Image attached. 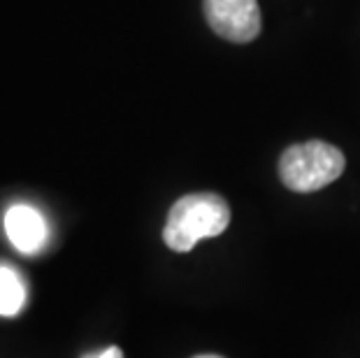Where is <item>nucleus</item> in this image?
Listing matches in <instances>:
<instances>
[{
    "label": "nucleus",
    "instance_id": "1",
    "mask_svg": "<svg viewBox=\"0 0 360 358\" xmlns=\"http://www.w3.org/2000/svg\"><path fill=\"white\" fill-rule=\"evenodd\" d=\"M231 226V207L217 193H188L167 212L163 240L172 251L186 254L205 238H217Z\"/></svg>",
    "mask_w": 360,
    "mask_h": 358
},
{
    "label": "nucleus",
    "instance_id": "2",
    "mask_svg": "<svg viewBox=\"0 0 360 358\" xmlns=\"http://www.w3.org/2000/svg\"><path fill=\"white\" fill-rule=\"evenodd\" d=\"M347 158L337 147L321 140L293 144L279 158V177L286 188L297 193L319 191L340 177Z\"/></svg>",
    "mask_w": 360,
    "mask_h": 358
},
{
    "label": "nucleus",
    "instance_id": "3",
    "mask_svg": "<svg viewBox=\"0 0 360 358\" xmlns=\"http://www.w3.org/2000/svg\"><path fill=\"white\" fill-rule=\"evenodd\" d=\"M207 24L231 42H251L260 33L258 0H205Z\"/></svg>",
    "mask_w": 360,
    "mask_h": 358
},
{
    "label": "nucleus",
    "instance_id": "4",
    "mask_svg": "<svg viewBox=\"0 0 360 358\" xmlns=\"http://www.w3.org/2000/svg\"><path fill=\"white\" fill-rule=\"evenodd\" d=\"M5 233L14 249L33 256L47 245L49 226L40 212L30 205H12L5 212Z\"/></svg>",
    "mask_w": 360,
    "mask_h": 358
},
{
    "label": "nucleus",
    "instance_id": "5",
    "mask_svg": "<svg viewBox=\"0 0 360 358\" xmlns=\"http://www.w3.org/2000/svg\"><path fill=\"white\" fill-rule=\"evenodd\" d=\"M26 305V284L17 270L0 265V317H17Z\"/></svg>",
    "mask_w": 360,
    "mask_h": 358
},
{
    "label": "nucleus",
    "instance_id": "6",
    "mask_svg": "<svg viewBox=\"0 0 360 358\" xmlns=\"http://www.w3.org/2000/svg\"><path fill=\"white\" fill-rule=\"evenodd\" d=\"M84 358H124V352L119 347H107L103 352H96V354H89Z\"/></svg>",
    "mask_w": 360,
    "mask_h": 358
},
{
    "label": "nucleus",
    "instance_id": "7",
    "mask_svg": "<svg viewBox=\"0 0 360 358\" xmlns=\"http://www.w3.org/2000/svg\"><path fill=\"white\" fill-rule=\"evenodd\" d=\"M193 358H224V356H217V354H200V356H193Z\"/></svg>",
    "mask_w": 360,
    "mask_h": 358
}]
</instances>
